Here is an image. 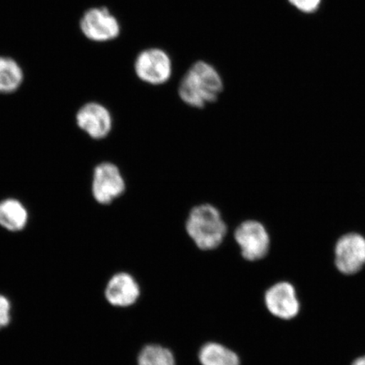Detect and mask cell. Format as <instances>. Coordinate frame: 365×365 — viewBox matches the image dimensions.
Returning a JSON list of instances; mask_svg holds the SVG:
<instances>
[{"label": "cell", "instance_id": "obj_7", "mask_svg": "<svg viewBox=\"0 0 365 365\" xmlns=\"http://www.w3.org/2000/svg\"><path fill=\"white\" fill-rule=\"evenodd\" d=\"M334 264L344 276H354L365 267V238L358 232H349L337 240Z\"/></svg>", "mask_w": 365, "mask_h": 365}, {"label": "cell", "instance_id": "obj_5", "mask_svg": "<svg viewBox=\"0 0 365 365\" xmlns=\"http://www.w3.org/2000/svg\"><path fill=\"white\" fill-rule=\"evenodd\" d=\"M264 303L272 317L282 321H293L301 312V302L295 286L281 281L272 285L264 295Z\"/></svg>", "mask_w": 365, "mask_h": 365}, {"label": "cell", "instance_id": "obj_11", "mask_svg": "<svg viewBox=\"0 0 365 365\" xmlns=\"http://www.w3.org/2000/svg\"><path fill=\"white\" fill-rule=\"evenodd\" d=\"M29 222V212L20 200L9 198L0 202V226L6 230H24Z\"/></svg>", "mask_w": 365, "mask_h": 365}, {"label": "cell", "instance_id": "obj_9", "mask_svg": "<svg viewBox=\"0 0 365 365\" xmlns=\"http://www.w3.org/2000/svg\"><path fill=\"white\" fill-rule=\"evenodd\" d=\"M76 123L81 130L95 140L107 137L113 128L110 112L98 103H88L82 106L76 114Z\"/></svg>", "mask_w": 365, "mask_h": 365}, {"label": "cell", "instance_id": "obj_3", "mask_svg": "<svg viewBox=\"0 0 365 365\" xmlns=\"http://www.w3.org/2000/svg\"><path fill=\"white\" fill-rule=\"evenodd\" d=\"M234 239L239 245L242 257L246 261H259L270 251V235L263 223L257 220L242 222L235 228Z\"/></svg>", "mask_w": 365, "mask_h": 365}, {"label": "cell", "instance_id": "obj_15", "mask_svg": "<svg viewBox=\"0 0 365 365\" xmlns=\"http://www.w3.org/2000/svg\"><path fill=\"white\" fill-rule=\"evenodd\" d=\"M297 10L307 14L317 12L321 6L322 0H287Z\"/></svg>", "mask_w": 365, "mask_h": 365}, {"label": "cell", "instance_id": "obj_13", "mask_svg": "<svg viewBox=\"0 0 365 365\" xmlns=\"http://www.w3.org/2000/svg\"><path fill=\"white\" fill-rule=\"evenodd\" d=\"M23 81L21 68L14 59L0 57V93H12L20 88Z\"/></svg>", "mask_w": 365, "mask_h": 365}, {"label": "cell", "instance_id": "obj_1", "mask_svg": "<svg viewBox=\"0 0 365 365\" xmlns=\"http://www.w3.org/2000/svg\"><path fill=\"white\" fill-rule=\"evenodd\" d=\"M225 85L217 68L205 61H196L181 79L178 93L181 101L194 108L215 103Z\"/></svg>", "mask_w": 365, "mask_h": 365}, {"label": "cell", "instance_id": "obj_17", "mask_svg": "<svg viewBox=\"0 0 365 365\" xmlns=\"http://www.w3.org/2000/svg\"><path fill=\"white\" fill-rule=\"evenodd\" d=\"M351 365H365V354L354 359Z\"/></svg>", "mask_w": 365, "mask_h": 365}, {"label": "cell", "instance_id": "obj_16", "mask_svg": "<svg viewBox=\"0 0 365 365\" xmlns=\"http://www.w3.org/2000/svg\"><path fill=\"white\" fill-rule=\"evenodd\" d=\"M11 305L10 301L3 295H0V329L6 327L11 322Z\"/></svg>", "mask_w": 365, "mask_h": 365}, {"label": "cell", "instance_id": "obj_8", "mask_svg": "<svg viewBox=\"0 0 365 365\" xmlns=\"http://www.w3.org/2000/svg\"><path fill=\"white\" fill-rule=\"evenodd\" d=\"M82 33L94 42H108L116 39L121 33L117 18L106 7L91 8L81 20Z\"/></svg>", "mask_w": 365, "mask_h": 365}, {"label": "cell", "instance_id": "obj_14", "mask_svg": "<svg viewBox=\"0 0 365 365\" xmlns=\"http://www.w3.org/2000/svg\"><path fill=\"white\" fill-rule=\"evenodd\" d=\"M137 363L138 365H176L175 356L170 349L155 344L144 346Z\"/></svg>", "mask_w": 365, "mask_h": 365}, {"label": "cell", "instance_id": "obj_12", "mask_svg": "<svg viewBox=\"0 0 365 365\" xmlns=\"http://www.w3.org/2000/svg\"><path fill=\"white\" fill-rule=\"evenodd\" d=\"M202 365H240L238 355L217 342H208L202 346L199 352Z\"/></svg>", "mask_w": 365, "mask_h": 365}, {"label": "cell", "instance_id": "obj_4", "mask_svg": "<svg viewBox=\"0 0 365 365\" xmlns=\"http://www.w3.org/2000/svg\"><path fill=\"white\" fill-rule=\"evenodd\" d=\"M134 68L136 76L141 81L152 86H161L170 80L173 63L167 52L152 48L143 50L137 56Z\"/></svg>", "mask_w": 365, "mask_h": 365}, {"label": "cell", "instance_id": "obj_6", "mask_svg": "<svg viewBox=\"0 0 365 365\" xmlns=\"http://www.w3.org/2000/svg\"><path fill=\"white\" fill-rule=\"evenodd\" d=\"M126 190V182L115 164L104 162L95 168L91 192L99 204L109 205L120 198Z\"/></svg>", "mask_w": 365, "mask_h": 365}, {"label": "cell", "instance_id": "obj_10", "mask_svg": "<svg viewBox=\"0 0 365 365\" xmlns=\"http://www.w3.org/2000/svg\"><path fill=\"white\" fill-rule=\"evenodd\" d=\"M140 289L135 278L128 272H118L111 277L105 289L108 303L115 307H129L138 300Z\"/></svg>", "mask_w": 365, "mask_h": 365}, {"label": "cell", "instance_id": "obj_2", "mask_svg": "<svg viewBox=\"0 0 365 365\" xmlns=\"http://www.w3.org/2000/svg\"><path fill=\"white\" fill-rule=\"evenodd\" d=\"M185 231L196 247L205 251L214 250L225 241L227 225L215 205L203 203L190 210L185 222Z\"/></svg>", "mask_w": 365, "mask_h": 365}]
</instances>
